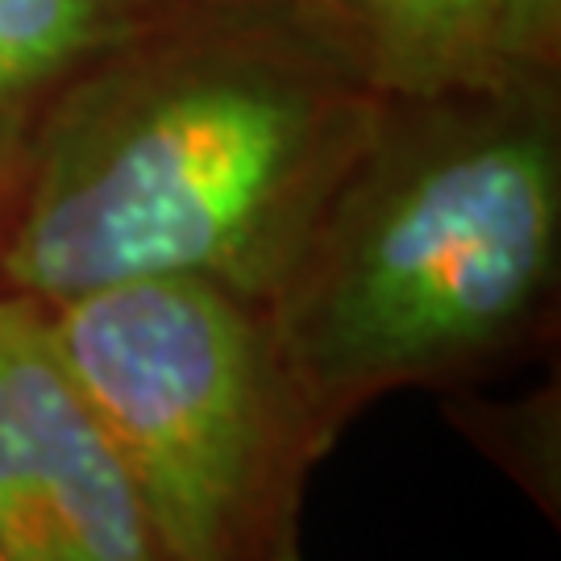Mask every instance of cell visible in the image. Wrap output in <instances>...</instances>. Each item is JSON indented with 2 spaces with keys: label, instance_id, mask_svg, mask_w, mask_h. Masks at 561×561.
Here are the masks:
<instances>
[{
  "label": "cell",
  "instance_id": "cell-5",
  "mask_svg": "<svg viewBox=\"0 0 561 561\" xmlns=\"http://www.w3.org/2000/svg\"><path fill=\"white\" fill-rule=\"evenodd\" d=\"M379 96L500 80L491 0H287Z\"/></svg>",
  "mask_w": 561,
  "mask_h": 561
},
{
  "label": "cell",
  "instance_id": "cell-8",
  "mask_svg": "<svg viewBox=\"0 0 561 561\" xmlns=\"http://www.w3.org/2000/svg\"><path fill=\"white\" fill-rule=\"evenodd\" d=\"M4 201H9V180L0 175V217H4Z\"/></svg>",
  "mask_w": 561,
  "mask_h": 561
},
{
  "label": "cell",
  "instance_id": "cell-7",
  "mask_svg": "<svg viewBox=\"0 0 561 561\" xmlns=\"http://www.w3.org/2000/svg\"><path fill=\"white\" fill-rule=\"evenodd\" d=\"M491 38L503 76H553L561 0H491Z\"/></svg>",
  "mask_w": 561,
  "mask_h": 561
},
{
  "label": "cell",
  "instance_id": "cell-4",
  "mask_svg": "<svg viewBox=\"0 0 561 561\" xmlns=\"http://www.w3.org/2000/svg\"><path fill=\"white\" fill-rule=\"evenodd\" d=\"M0 561H171L62 375L38 300L0 291Z\"/></svg>",
  "mask_w": 561,
  "mask_h": 561
},
{
  "label": "cell",
  "instance_id": "cell-1",
  "mask_svg": "<svg viewBox=\"0 0 561 561\" xmlns=\"http://www.w3.org/2000/svg\"><path fill=\"white\" fill-rule=\"evenodd\" d=\"M379 108L287 0H167L30 129L0 291L204 279L266 308Z\"/></svg>",
  "mask_w": 561,
  "mask_h": 561
},
{
  "label": "cell",
  "instance_id": "cell-6",
  "mask_svg": "<svg viewBox=\"0 0 561 561\" xmlns=\"http://www.w3.org/2000/svg\"><path fill=\"white\" fill-rule=\"evenodd\" d=\"M167 0H0V175L13 180L21 146L46 104L83 67L108 55Z\"/></svg>",
  "mask_w": 561,
  "mask_h": 561
},
{
  "label": "cell",
  "instance_id": "cell-3",
  "mask_svg": "<svg viewBox=\"0 0 561 561\" xmlns=\"http://www.w3.org/2000/svg\"><path fill=\"white\" fill-rule=\"evenodd\" d=\"M62 375L171 561H296L324 437L259 304L204 279H134L42 304Z\"/></svg>",
  "mask_w": 561,
  "mask_h": 561
},
{
  "label": "cell",
  "instance_id": "cell-2",
  "mask_svg": "<svg viewBox=\"0 0 561 561\" xmlns=\"http://www.w3.org/2000/svg\"><path fill=\"white\" fill-rule=\"evenodd\" d=\"M561 266L553 76L382 96L379 121L262 308L324 442L408 382L454 379L537 333Z\"/></svg>",
  "mask_w": 561,
  "mask_h": 561
}]
</instances>
